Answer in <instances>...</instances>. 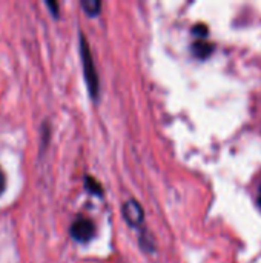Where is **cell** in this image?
<instances>
[{"label": "cell", "mask_w": 261, "mask_h": 263, "mask_svg": "<svg viewBox=\"0 0 261 263\" xmlns=\"http://www.w3.org/2000/svg\"><path fill=\"white\" fill-rule=\"evenodd\" d=\"M80 54H82V60H83V71H85V79L89 88V92L92 96V99L97 97L98 94V77L95 72V66L89 52V46L85 40V37H80Z\"/></svg>", "instance_id": "cell-1"}, {"label": "cell", "mask_w": 261, "mask_h": 263, "mask_svg": "<svg viewBox=\"0 0 261 263\" xmlns=\"http://www.w3.org/2000/svg\"><path fill=\"white\" fill-rule=\"evenodd\" d=\"M69 234L74 240H77L80 243H88L95 234V227L89 219L78 217L72 222V225L69 228Z\"/></svg>", "instance_id": "cell-2"}, {"label": "cell", "mask_w": 261, "mask_h": 263, "mask_svg": "<svg viewBox=\"0 0 261 263\" xmlns=\"http://www.w3.org/2000/svg\"><path fill=\"white\" fill-rule=\"evenodd\" d=\"M123 216L125 219L128 220V223L131 227H140L143 223V210L140 206V203H137L135 200H128L125 205H123Z\"/></svg>", "instance_id": "cell-3"}, {"label": "cell", "mask_w": 261, "mask_h": 263, "mask_svg": "<svg viewBox=\"0 0 261 263\" xmlns=\"http://www.w3.org/2000/svg\"><path fill=\"white\" fill-rule=\"evenodd\" d=\"M82 8L85 9V12L91 17L98 15L100 9H102V3L98 0H83L82 2Z\"/></svg>", "instance_id": "cell-4"}, {"label": "cell", "mask_w": 261, "mask_h": 263, "mask_svg": "<svg viewBox=\"0 0 261 263\" xmlns=\"http://www.w3.org/2000/svg\"><path fill=\"white\" fill-rule=\"evenodd\" d=\"M85 183H86V190H89L91 193H94L97 196H102V188H100V185L92 177H86Z\"/></svg>", "instance_id": "cell-5"}, {"label": "cell", "mask_w": 261, "mask_h": 263, "mask_svg": "<svg viewBox=\"0 0 261 263\" xmlns=\"http://www.w3.org/2000/svg\"><path fill=\"white\" fill-rule=\"evenodd\" d=\"M5 174H3V171L0 170V196H2V193L5 191Z\"/></svg>", "instance_id": "cell-6"}, {"label": "cell", "mask_w": 261, "mask_h": 263, "mask_svg": "<svg viewBox=\"0 0 261 263\" xmlns=\"http://www.w3.org/2000/svg\"><path fill=\"white\" fill-rule=\"evenodd\" d=\"M46 5L52 9V14H54V15H57V9H58L57 3H54V2H46Z\"/></svg>", "instance_id": "cell-7"}, {"label": "cell", "mask_w": 261, "mask_h": 263, "mask_svg": "<svg viewBox=\"0 0 261 263\" xmlns=\"http://www.w3.org/2000/svg\"><path fill=\"white\" fill-rule=\"evenodd\" d=\"M258 206H260V210H261V185H260V190H258Z\"/></svg>", "instance_id": "cell-8"}]
</instances>
